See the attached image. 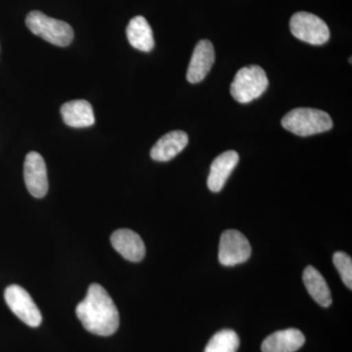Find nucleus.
<instances>
[{
  "mask_svg": "<svg viewBox=\"0 0 352 352\" xmlns=\"http://www.w3.org/2000/svg\"><path fill=\"white\" fill-rule=\"evenodd\" d=\"M292 34L300 41L312 45H322L330 38L327 24L318 16L307 12L294 14L289 21Z\"/></svg>",
  "mask_w": 352,
  "mask_h": 352,
  "instance_id": "5",
  "label": "nucleus"
},
{
  "mask_svg": "<svg viewBox=\"0 0 352 352\" xmlns=\"http://www.w3.org/2000/svg\"><path fill=\"white\" fill-rule=\"evenodd\" d=\"M302 279L308 294L312 296L315 302L323 307H329L332 305L333 298L330 288L316 268L308 265L303 271Z\"/></svg>",
  "mask_w": 352,
  "mask_h": 352,
  "instance_id": "15",
  "label": "nucleus"
},
{
  "mask_svg": "<svg viewBox=\"0 0 352 352\" xmlns=\"http://www.w3.org/2000/svg\"><path fill=\"white\" fill-rule=\"evenodd\" d=\"M188 135L186 132L175 131L164 134L163 138L153 146L151 157L157 162H168L182 153L188 144Z\"/></svg>",
  "mask_w": 352,
  "mask_h": 352,
  "instance_id": "13",
  "label": "nucleus"
},
{
  "mask_svg": "<svg viewBox=\"0 0 352 352\" xmlns=\"http://www.w3.org/2000/svg\"><path fill=\"white\" fill-rule=\"evenodd\" d=\"M239 154L236 151H226L215 157L208 177V187L210 191L219 192L223 188L229 176L239 163Z\"/></svg>",
  "mask_w": 352,
  "mask_h": 352,
  "instance_id": "12",
  "label": "nucleus"
},
{
  "mask_svg": "<svg viewBox=\"0 0 352 352\" xmlns=\"http://www.w3.org/2000/svg\"><path fill=\"white\" fill-rule=\"evenodd\" d=\"M333 264L339 271L344 285L349 289H352V261L351 256L344 252H337L333 254Z\"/></svg>",
  "mask_w": 352,
  "mask_h": 352,
  "instance_id": "18",
  "label": "nucleus"
},
{
  "mask_svg": "<svg viewBox=\"0 0 352 352\" xmlns=\"http://www.w3.org/2000/svg\"><path fill=\"white\" fill-rule=\"evenodd\" d=\"M214 60L215 53L212 43L208 39L199 41L190 61L187 80L190 83L201 82L210 73Z\"/></svg>",
  "mask_w": 352,
  "mask_h": 352,
  "instance_id": "9",
  "label": "nucleus"
},
{
  "mask_svg": "<svg viewBox=\"0 0 352 352\" xmlns=\"http://www.w3.org/2000/svg\"><path fill=\"white\" fill-rule=\"evenodd\" d=\"M305 342V335L298 329L277 331L268 336L261 344L263 352H296Z\"/></svg>",
  "mask_w": 352,
  "mask_h": 352,
  "instance_id": "11",
  "label": "nucleus"
},
{
  "mask_svg": "<svg viewBox=\"0 0 352 352\" xmlns=\"http://www.w3.org/2000/svg\"><path fill=\"white\" fill-rule=\"evenodd\" d=\"M268 85L270 82L264 69L252 65L237 72L231 83L230 92L239 103H250L261 97L267 89Z\"/></svg>",
  "mask_w": 352,
  "mask_h": 352,
  "instance_id": "4",
  "label": "nucleus"
},
{
  "mask_svg": "<svg viewBox=\"0 0 352 352\" xmlns=\"http://www.w3.org/2000/svg\"><path fill=\"white\" fill-rule=\"evenodd\" d=\"M252 254L249 240L237 230H227L220 237L219 259L224 266L244 263Z\"/></svg>",
  "mask_w": 352,
  "mask_h": 352,
  "instance_id": "7",
  "label": "nucleus"
},
{
  "mask_svg": "<svg viewBox=\"0 0 352 352\" xmlns=\"http://www.w3.org/2000/svg\"><path fill=\"white\" fill-rule=\"evenodd\" d=\"M61 116L67 126L75 129L91 126L95 122L94 108L87 100L67 102L62 105Z\"/></svg>",
  "mask_w": 352,
  "mask_h": 352,
  "instance_id": "14",
  "label": "nucleus"
},
{
  "mask_svg": "<svg viewBox=\"0 0 352 352\" xmlns=\"http://www.w3.org/2000/svg\"><path fill=\"white\" fill-rule=\"evenodd\" d=\"M4 298L14 314L30 327H38L43 321L41 310L30 294L18 285L7 287Z\"/></svg>",
  "mask_w": 352,
  "mask_h": 352,
  "instance_id": "6",
  "label": "nucleus"
},
{
  "mask_svg": "<svg viewBox=\"0 0 352 352\" xmlns=\"http://www.w3.org/2000/svg\"><path fill=\"white\" fill-rule=\"evenodd\" d=\"M113 249L126 261L139 263L144 258L146 248L140 236L131 229H119L111 236Z\"/></svg>",
  "mask_w": 352,
  "mask_h": 352,
  "instance_id": "10",
  "label": "nucleus"
},
{
  "mask_svg": "<svg viewBox=\"0 0 352 352\" xmlns=\"http://www.w3.org/2000/svg\"><path fill=\"white\" fill-rule=\"evenodd\" d=\"M25 25L32 34L60 47H66L74 39L73 28L68 23L48 17L41 11L28 14Z\"/></svg>",
  "mask_w": 352,
  "mask_h": 352,
  "instance_id": "3",
  "label": "nucleus"
},
{
  "mask_svg": "<svg viewBox=\"0 0 352 352\" xmlns=\"http://www.w3.org/2000/svg\"><path fill=\"white\" fill-rule=\"evenodd\" d=\"M240 346L239 336L233 330L219 331L208 342L205 352H237Z\"/></svg>",
  "mask_w": 352,
  "mask_h": 352,
  "instance_id": "17",
  "label": "nucleus"
},
{
  "mask_svg": "<svg viewBox=\"0 0 352 352\" xmlns=\"http://www.w3.org/2000/svg\"><path fill=\"white\" fill-rule=\"evenodd\" d=\"M282 126L298 136H310L330 131L333 120L324 111L314 108H296L282 119Z\"/></svg>",
  "mask_w": 352,
  "mask_h": 352,
  "instance_id": "2",
  "label": "nucleus"
},
{
  "mask_svg": "<svg viewBox=\"0 0 352 352\" xmlns=\"http://www.w3.org/2000/svg\"><path fill=\"white\" fill-rule=\"evenodd\" d=\"M24 179L32 196L43 198L47 194V170L43 156L38 152H30L25 156Z\"/></svg>",
  "mask_w": 352,
  "mask_h": 352,
  "instance_id": "8",
  "label": "nucleus"
},
{
  "mask_svg": "<svg viewBox=\"0 0 352 352\" xmlns=\"http://www.w3.org/2000/svg\"><path fill=\"white\" fill-rule=\"evenodd\" d=\"M129 43L135 50L150 52L155 46L154 36L149 23L142 16H136L126 28Z\"/></svg>",
  "mask_w": 352,
  "mask_h": 352,
  "instance_id": "16",
  "label": "nucleus"
},
{
  "mask_svg": "<svg viewBox=\"0 0 352 352\" xmlns=\"http://www.w3.org/2000/svg\"><path fill=\"white\" fill-rule=\"evenodd\" d=\"M76 314L85 330L94 335L108 337L117 332L120 326L119 310L108 292L99 284L90 285Z\"/></svg>",
  "mask_w": 352,
  "mask_h": 352,
  "instance_id": "1",
  "label": "nucleus"
}]
</instances>
